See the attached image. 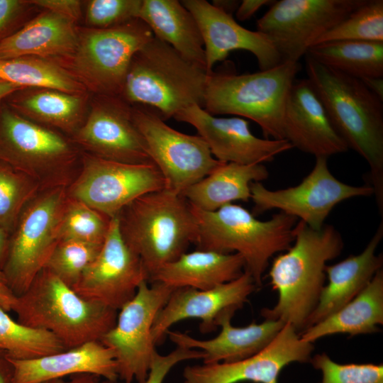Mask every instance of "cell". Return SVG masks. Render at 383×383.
Segmentation results:
<instances>
[{"label":"cell","mask_w":383,"mask_h":383,"mask_svg":"<svg viewBox=\"0 0 383 383\" xmlns=\"http://www.w3.org/2000/svg\"><path fill=\"white\" fill-rule=\"evenodd\" d=\"M244 271V260L238 253L198 249L186 252L166 264L148 281L162 283L172 289L206 290L233 281Z\"/></svg>","instance_id":"cell-25"},{"label":"cell","mask_w":383,"mask_h":383,"mask_svg":"<svg viewBox=\"0 0 383 383\" xmlns=\"http://www.w3.org/2000/svg\"><path fill=\"white\" fill-rule=\"evenodd\" d=\"M17 296L9 287L2 271H0V308L7 312L13 310Z\"/></svg>","instance_id":"cell-45"},{"label":"cell","mask_w":383,"mask_h":383,"mask_svg":"<svg viewBox=\"0 0 383 383\" xmlns=\"http://www.w3.org/2000/svg\"><path fill=\"white\" fill-rule=\"evenodd\" d=\"M111 218L72 199L65 201L58 228L59 242L77 240L102 245Z\"/></svg>","instance_id":"cell-34"},{"label":"cell","mask_w":383,"mask_h":383,"mask_svg":"<svg viewBox=\"0 0 383 383\" xmlns=\"http://www.w3.org/2000/svg\"><path fill=\"white\" fill-rule=\"evenodd\" d=\"M138 18L157 38L206 70L204 40L192 14L177 0H142ZM207 71V70H206Z\"/></svg>","instance_id":"cell-27"},{"label":"cell","mask_w":383,"mask_h":383,"mask_svg":"<svg viewBox=\"0 0 383 383\" xmlns=\"http://www.w3.org/2000/svg\"><path fill=\"white\" fill-rule=\"evenodd\" d=\"M299 62H284L251 74L209 73L204 109L216 115L246 118L267 139L284 140L283 116L289 91L300 70Z\"/></svg>","instance_id":"cell-7"},{"label":"cell","mask_w":383,"mask_h":383,"mask_svg":"<svg viewBox=\"0 0 383 383\" xmlns=\"http://www.w3.org/2000/svg\"><path fill=\"white\" fill-rule=\"evenodd\" d=\"M313 343L303 340L289 323L257 353L233 362L186 366L183 383H278L281 371L293 362L307 363Z\"/></svg>","instance_id":"cell-16"},{"label":"cell","mask_w":383,"mask_h":383,"mask_svg":"<svg viewBox=\"0 0 383 383\" xmlns=\"http://www.w3.org/2000/svg\"><path fill=\"white\" fill-rule=\"evenodd\" d=\"M208 74L154 36L133 57L121 95L165 121L189 106L204 108Z\"/></svg>","instance_id":"cell-6"},{"label":"cell","mask_w":383,"mask_h":383,"mask_svg":"<svg viewBox=\"0 0 383 383\" xmlns=\"http://www.w3.org/2000/svg\"><path fill=\"white\" fill-rule=\"evenodd\" d=\"M0 383H14L13 365L4 351L0 350Z\"/></svg>","instance_id":"cell-46"},{"label":"cell","mask_w":383,"mask_h":383,"mask_svg":"<svg viewBox=\"0 0 383 383\" xmlns=\"http://www.w3.org/2000/svg\"><path fill=\"white\" fill-rule=\"evenodd\" d=\"M173 118L193 126L212 155L222 162L262 164L293 148L287 140L255 136L243 118L216 117L197 105L182 110Z\"/></svg>","instance_id":"cell-17"},{"label":"cell","mask_w":383,"mask_h":383,"mask_svg":"<svg viewBox=\"0 0 383 383\" xmlns=\"http://www.w3.org/2000/svg\"><path fill=\"white\" fill-rule=\"evenodd\" d=\"M148 279L140 257L123 238L115 216L98 255L72 288L86 300L118 311Z\"/></svg>","instance_id":"cell-15"},{"label":"cell","mask_w":383,"mask_h":383,"mask_svg":"<svg viewBox=\"0 0 383 383\" xmlns=\"http://www.w3.org/2000/svg\"><path fill=\"white\" fill-rule=\"evenodd\" d=\"M269 177L262 164L221 162L205 177L187 189L182 196L198 209L213 211L235 201L250 200V185Z\"/></svg>","instance_id":"cell-28"},{"label":"cell","mask_w":383,"mask_h":383,"mask_svg":"<svg viewBox=\"0 0 383 383\" xmlns=\"http://www.w3.org/2000/svg\"><path fill=\"white\" fill-rule=\"evenodd\" d=\"M235 307L222 311L216 319L221 331L216 337L201 340L187 333L169 330L170 340L177 346L202 351L204 364L233 362L250 357L266 348L284 326L279 320L265 319L260 323L255 322L243 327L231 324L232 318L238 311Z\"/></svg>","instance_id":"cell-22"},{"label":"cell","mask_w":383,"mask_h":383,"mask_svg":"<svg viewBox=\"0 0 383 383\" xmlns=\"http://www.w3.org/2000/svg\"><path fill=\"white\" fill-rule=\"evenodd\" d=\"M33 189L26 172L0 160V226L11 234Z\"/></svg>","instance_id":"cell-36"},{"label":"cell","mask_w":383,"mask_h":383,"mask_svg":"<svg viewBox=\"0 0 383 383\" xmlns=\"http://www.w3.org/2000/svg\"><path fill=\"white\" fill-rule=\"evenodd\" d=\"M65 204L64 192L59 188L23 210L11 234L9 255L2 270L16 296L24 293L45 268L59 243L58 228Z\"/></svg>","instance_id":"cell-11"},{"label":"cell","mask_w":383,"mask_h":383,"mask_svg":"<svg viewBox=\"0 0 383 383\" xmlns=\"http://www.w3.org/2000/svg\"><path fill=\"white\" fill-rule=\"evenodd\" d=\"M13 311L18 323L50 333L65 349L99 341L113 327L118 314L82 298L46 268L17 296Z\"/></svg>","instance_id":"cell-4"},{"label":"cell","mask_w":383,"mask_h":383,"mask_svg":"<svg viewBox=\"0 0 383 383\" xmlns=\"http://www.w3.org/2000/svg\"><path fill=\"white\" fill-rule=\"evenodd\" d=\"M9 359L13 367L14 383H43L78 374L118 379L114 355L100 341H91L38 358Z\"/></svg>","instance_id":"cell-24"},{"label":"cell","mask_w":383,"mask_h":383,"mask_svg":"<svg viewBox=\"0 0 383 383\" xmlns=\"http://www.w3.org/2000/svg\"><path fill=\"white\" fill-rule=\"evenodd\" d=\"M68 152L66 142L55 133L0 110V160L26 172L32 162H49Z\"/></svg>","instance_id":"cell-26"},{"label":"cell","mask_w":383,"mask_h":383,"mask_svg":"<svg viewBox=\"0 0 383 383\" xmlns=\"http://www.w3.org/2000/svg\"><path fill=\"white\" fill-rule=\"evenodd\" d=\"M102 245L61 240L54 249L45 268L72 287L96 257Z\"/></svg>","instance_id":"cell-37"},{"label":"cell","mask_w":383,"mask_h":383,"mask_svg":"<svg viewBox=\"0 0 383 383\" xmlns=\"http://www.w3.org/2000/svg\"><path fill=\"white\" fill-rule=\"evenodd\" d=\"M68 383H123L119 379L110 380L91 374H78L70 377Z\"/></svg>","instance_id":"cell-47"},{"label":"cell","mask_w":383,"mask_h":383,"mask_svg":"<svg viewBox=\"0 0 383 383\" xmlns=\"http://www.w3.org/2000/svg\"><path fill=\"white\" fill-rule=\"evenodd\" d=\"M21 1L0 0V32L11 22L21 8Z\"/></svg>","instance_id":"cell-44"},{"label":"cell","mask_w":383,"mask_h":383,"mask_svg":"<svg viewBox=\"0 0 383 383\" xmlns=\"http://www.w3.org/2000/svg\"><path fill=\"white\" fill-rule=\"evenodd\" d=\"M11 233L0 226V271H2L9 255Z\"/></svg>","instance_id":"cell-48"},{"label":"cell","mask_w":383,"mask_h":383,"mask_svg":"<svg viewBox=\"0 0 383 383\" xmlns=\"http://www.w3.org/2000/svg\"><path fill=\"white\" fill-rule=\"evenodd\" d=\"M0 308V350L14 360L38 358L65 350L49 332L26 326Z\"/></svg>","instance_id":"cell-33"},{"label":"cell","mask_w":383,"mask_h":383,"mask_svg":"<svg viewBox=\"0 0 383 383\" xmlns=\"http://www.w3.org/2000/svg\"><path fill=\"white\" fill-rule=\"evenodd\" d=\"M0 80L19 87H44L69 94L81 89L77 82L59 66L29 57L0 59Z\"/></svg>","instance_id":"cell-32"},{"label":"cell","mask_w":383,"mask_h":383,"mask_svg":"<svg viewBox=\"0 0 383 383\" xmlns=\"http://www.w3.org/2000/svg\"><path fill=\"white\" fill-rule=\"evenodd\" d=\"M335 40L383 42V1L365 0L316 44Z\"/></svg>","instance_id":"cell-35"},{"label":"cell","mask_w":383,"mask_h":383,"mask_svg":"<svg viewBox=\"0 0 383 383\" xmlns=\"http://www.w3.org/2000/svg\"><path fill=\"white\" fill-rule=\"evenodd\" d=\"M19 87L15 84L0 80V99L18 90Z\"/></svg>","instance_id":"cell-51"},{"label":"cell","mask_w":383,"mask_h":383,"mask_svg":"<svg viewBox=\"0 0 383 383\" xmlns=\"http://www.w3.org/2000/svg\"><path fill=\"white\" fill-rule=\"evenodd\" d=\"M294 236L292 245L273 258L269 271L270 284L278 293L277 302L260 313L265 319L291 324L299 334L318 304L327 262L340 255L344 243L331 225L313 230L299 221Z\"/></svg>","instance_id":"cell-2"},{"label":"cell","mask_w":383,"mask_h":383,"mask_svg":"<svg viewBox=\"0 0 383 383\" xmlns=\"http://www.w3.org/2000/svg\"><path fill=\"white\" fill-rule=\"evenodd\" d=\"M30 2L71 21L78 18L80 13V3L76 0H37Z\"/></svg>","instance_id":"cell-42"},{"label":"cell","mask_w":383,"mask_h":383,"mask_svg":"<svg viewBox=\"0 0 383 383\" xmlns=\"http://www.w3.org/2000/svg\"><path fill=\"white\" fill-rule=\"evenodd\" d=\"M79 40L72 21L48 11L0 40V59L65 55L77 50Z\"/></svg>","instance_id":"cell-29"},{"label":"cell","mask_w":383,"mask_h":383,"mask_svg":"<svg viewBox=\"0 0 383 383\" xmlns=\"http://www.w3.org/2000/svg\"><path fill=\"white\" fill-rule=\"evenodd\" d=\"M43 383H68V381H65L64 379H57L47 381Z\"/></svg>","instance_id":"cell-52"},{"label":"cell","mask_w":383,"mask_h":383,"mask_svg":"<svg viewBox=\"0 0 383 383\" xmlns=\"http://www.w3.org/2000/svg\"><path fill=\"white\" fill-rule=\"evenodd\" d=\"M154 35L140 18L95 29L79 43L76 67L104 95H121L132 58Z\"/></svg>","instance_id":"cell-14"},{"label":"cell","mask_w":383,"mask_h":383,"mask_svg":"<svg viewBox=\"0 0 383 383\" xmlns=\"http://www.w3.org/2000/svg\"><path fill=\"white\" fill-rule=\"evenodd\" d=\"M142 0H92L89 1L87 17L89 23L105 29L138 18Z\"/></svg>","instance_id":"cell-40"},{"label":"cell","mask_w":383,"mask_h":383,"mask_svg":"<svg viewBox=\"0 0 383 383\" xmlns=\"http://www.w3.org/2000/svg\"><path fill=\"white\" fill-rule=\"evenodd\" d=\"M282 128L284 139L293 148L315 157L328 158L349 150L307 78L295 79L289 91Z\"/></svg>","instance_id":"cell-20"},{"label":"cell","mask_w":383,"mask_h":383,"mask_svg":"<svg viewBox=\"0 0 383 383\" xmlns=\"http://www.w3.org/2000/svg\"><path fill=\"white\" fill-rule=\"evenodd\" d=\"M327 160L316 157L311 171L294 187L272 190L262 182H252L250 200L254 204L253 213L277 209L299 218L313 230H320L337 204L349 199L374 194L368 184L354 186L338 180L330 171Z\"/></svg>","instance_id":"cell-12"},{"label":"cell","mask_w":383,"mask_h":383,"mask_svg":"<svg viewBox=\"0 0 383 383\" xmlns=\"http://www.w3.org/2000/svg\"><path fill=\"white\" fill-rule=\"evenodd\" d=\"M165 187L153 163L133 164L91 157L74 183L72 196L109 218L138 197Z\"/></svg>","instance_id":"cell-13"},{"label":"cell","mask_w":383,"mask_h":383,"mask_svg":"<svg viewBox=\"0 0 383 383\" xmlns=\"http://www.w3.org/2000/svg\"><path fill=\"white\" fill-rule=\"evenodd\" d=\"M383 324V271L379 270L354 299L325 319L299 333L313 343L323 337L338 333L354 336L379 331Z\"/></svg>","instance_id":"cell-30"},{"label":"cell","mask_w":383,"mask_h":383,"mask_svg":"<svg viewBox=\"0 0 383 383\" xmlns=\"http://www.w3.org/2000/svg\"><path fill=\"white\" fill-rule=\"evenodd\" d=\"M181 3L194 16L204 40L208 73L213 65L233 50L251 52L260 70H267L282 63L275 47L266 35L238 24L227 14L206 0H183Z\"/></svg>","instance_id":"cell-19"},{"label":"cell","mask_w":383,"mask_h":383,"mask_svg":"<svg viewBox=\"0 0 383 383\" xmlns=\"http://www.w3.org/2000/svg\"><path fill=\"white\" fill-rule=\"evenodd\" d=\"M118 216L123 238L140 257L149 279L186 252L196 238L191 205L182 194L165 188L138 197Z\"/></svg>","instance_id":"cell-5"},{"label":"cell","mask_w":383,"mask_h":383,"mask_svg":"<svg viewBox=\"0 0 383 383\" xmlns=\"http://www.w3.org/2000/svg\"><path fill=\"white\" fill-rule=\"evenodd\" d=\"M322 374L318 383H383V364H339L326 353L316 354L310 362Z\"/></svg>","instance_id":"cell-39"},{"label":"cell","mask_w":383,"mask_h":383,"mask_svg":"<svg viewBox=\"0 0 383 383\" xmlns=\"http://www.w3.org/2000/svg\"><path fill=\"white\" fill-rule=\"evenodd\" d=\"M365 0L274 1L256 23L282 62H299L308 50Z\"/></svg>","instance_id":"cell-10"},{"label":"cell","mask_w":383,"mask_h":383,"mask_svg":"<svg viewBox=\"0 0 383 383\" xmlns=\"http://www.w3.org/2000/svg\"><path fill=\"white\" fill-rule=\"evenodd\" d=\"M274 1L271 0H243L240 1L235 16L238 20L243 21L252 18L263 6L271 5Z\"/></svg>","instance_id":"cell-43"},{"label":"cell","mask_w":383,"mask_h":383,"mask_svg":"<svg viewBox=\"0 0 383 383\" xmlns=\"http://www.w3.org/2000/svg\"><path fill=\"white\" fill-rule=\"evenodd\" d=\"M366 87L383 101V77H371L361 79Z\"/></svg>","instance_id":"cell-49"},{"label":"cell","mask_w":383,"mask_h":383,"mask_svg":"<svg viewBox=\"0 0 383 383\" xmlns=\"http://www.w3.org/2000/svg\"><path fill=\"white\" fill-rule=\"evenodd\" d=\"M204 357V353L202 351L181 346H177L166 355L155 350L145 383H163L168 373L179 363L191 360H203Z\"/></svg>","instance_id":"cell-41"},{"label":"cell","mask_w":383,"mask_h":383,"mask_svg":"<svg viewBox=\"0 0 383 383\" xmlns=\"http://www.w3.org/2000/svg\"><path fill=\"white\" fill-rule=\"evenodd\" d=\"M306 55L324 66L359 79L383 77V42H324L311 46Z\"/></svg>","instance_id":"cell-31"},{"label":"cell","mask_w":383,"mask_h":383,"mask_svg":"<svg viewBox=\"0 0 383 383\" xmlns=\"http://www.w3.org/2000/svg\"><path fill=\"white\" fill-rule=\"evenodd\" d=\"M191 206L197 223L194 244L199 250L239 254L257 287L262 286L274 255L286 251L294 242L297 218L282 212L260 221L233 203L213 211Z\"/></svg>","instance_id":"cell-3"},{"label":"cell","mask_w":383,"mask_h":383,"mask_svg":"<svg viewBox=\"0 0 383 383\" xmlns=\"http://www.w3.org/2000/svg\"><path fill=\"white\" fill-rule=\"evenodd\" d=\"M81 99L76 95L60 91H46L24 99L21 108L38 118L57 125L71 122L77 116Z\"/></svg>","instance_id":"cell-38"},{"label":"cell","mask_w":383,"mask_h":383,"mask_svg":"<svg viewBox=\"0 0 383 383\" xmlns=\"http://www.w3.org/2000/svg\"><path fill=\"white\" fill-rule=\"evenodd\" d=\"M307 79L348 148L367 162L369 181L383 216V101L361 79L324 66L305 55Z\"/></svg>","instance_id":"cell-1"},{"label":"cell","mask_w":383,"mask_h":383,"mask_svg":"<svg viewBox=\"0 0 383 383\" xmlns=\"http://www.w3.org/2000/svg\"><path fill=\"white\" fill-rule=\"evenodd\" d=\"M145 280L133 298L118 311L115 325L100 339L113 353L118 379L123 383H145L155 344L152 326L155 317L174 289Z\"/></svg>","instance_id":"cell-8"},{"label":"cell","mask_w":383,"mask_h":383,"mask_svg":"<svg viewBox=\"0 0 383 383\" xmlns=\"http://www.w3.org/2000/svg\"><path fill=\"white\" fill-rule=\"evenodd\" d=\"M93 110L79 133V139L99 157L133 164L152 163L133 116V110L117 96Z\"/></svg>","instance_id":"cell-21"},{"label":"cell","mask_w":383,"mask_h":383,"mask_svg":"<svg viewBox=\"0 0 383 383\" xmlns=\"http://www.w3.org/2000/svg\"><path fill=\"white\" fill-rule=\"evenodd\" d=\"M133 116L146 151L164 179L165 189L182 195L222 162L212 155L200 135L176 131L154 109L141 106L133 110Z\"/></svg>","instance_id":"cell-9"},{"label":"cell","mask_w":383,"mask_h":383,"mask_svg":"<svg viewBox=\"0 0 383 383\" xmlns=\"http://www.w3.org/2000/svg\"><path fill=\"white\" fill-rule=\"evenodd\" d=\"M256 288L245 270L235 279L209 289H174L155 317L152 330L155 345L162 343L173 325L185 319H199L201 333L213 331L219 314L228 308H242Z\"/></svg>","instance_id":"cell-18"},{"label":"cell","mask_w":383,"mask_h":383,"mask_svg":"<svg viewBox=\"0 0 383 383\" xmlns=\"http://www.w3.org/2000/svg\"><path fill=\"white\" fill-rule=\"evenodd\" d=\"M382 238L383 220L360 253L350 255L332 265H326L325 272L328 283L323 287L318 304L304 330L344 306L359 294L375 274L382 270L383 255L376 252Z\"/></svg>","instance_id":"cell-23"},{"label":"cell","mask_w":383,"mask_h":383,"mask_svg":"<svg viewBox=\"0 0 383 383\" xmlns=\"http://www.w3.org/2000/svg\"><path fill=\"white\" fill-rule=\"evenodd\" d=\"M240 3V1L236 0H215L211 4L226 13L232 16V13L238 9Z\"/></svg>","instance_id":"cell-50"}]
</instances>
